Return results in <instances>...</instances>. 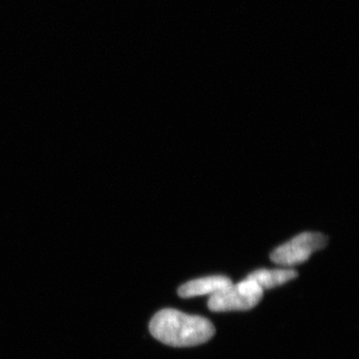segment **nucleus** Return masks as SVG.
Listing matches in <instances>:
<instances>
[{
    "label": "nucleus",
    "instance_id": "1",
    "mask_svg": "<svg viewBox=\"0 0 359 359\" xmlns=\"http://www.w3.org/2000/svg\"><path fill=\"white\" fill-rule=\"evenodd\" d=\"M151 334L167 346H199L212 339L216 332L207 318L189 316L176 309H166L153 316L149 325Z\"/></svg>",
    "mask_w": 359,
    "mask_h": 359
},
{
    "label": "nucleus",
    "instance_id": "2",
    "mask_svg": "<svg viewBox=\"0 0 359 359\" xmlns=\"http://www.w3.org/2000/svg\"><path fill=\"white\" fill-rule=\"evenodd\" d=\"M264 290L247 278L212 294L208 306L212 311H249L261 302Z\"/></svg>",
    "mask_w": 359,
    "mask_h": 359
},
{
    "label": "nucleus",
    "instance_id": "3",
    "mask_svg": "<svg viewBox=\"0 0 359 359\" xmlns=\"http://www.w3.org/2000/svg\"><path fill=\"white\" fill-rule=\"evenodd\" d=\"M327 244V238L323 233L306 231L276 248L271 252V259L280 266H295L308 261L314 252L323 249Z\"/></svg>",
    "mask_w": 359,
    "mask_h": 359
},
{
    "label": "nucleus",
    "instance_id": "4",
    "mask_svg": "<svg viewBox=\"0 0 359 359\" xmlns=\"http://www.w3.org/2000/svg\"><path fill=\"white\" fill-rule=\"evenodd\" d=\"M233 285L230 278L224 276H205L184 283L179 287L178 294L184 299L199 297V295L214 294L219 290L226 289Z\"/></svg>",
    "mask_w": 359,
    "mask_h": 359
},
{
    "label": "nucleus",
    "instance_id": "5",
    "mask_svg": "<svg viewBox=\"0 0 359 359\" xmlns=\"http://www.w3.org/2000/svg\"><path fill=\"white\" fill-rule=\"evenodd\" d=\"M297 276V273L294 269H257L248 276V278L254 280L264 290L285 285Z\"/></svg>",
    "mask_w": 359,
    "mask_h": 359
}]
</instances>
